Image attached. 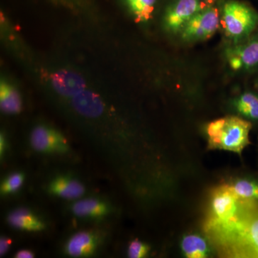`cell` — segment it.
<instances>
[{"instance_id": "cell-1", "label": "cell", "mask_w": 258, "mask_h": 258, "mask_svg": "<svg viewBox=\"0 0 258 258\" xmlns=\"http://www.w3.org/2000/svg\"><path fill=\"white\" fill-rule=\"evenodd\" d=\"M207 232L222 254L258 257V208L247 207L230 221L212 225Z\"/></svg>"}, {"instance_id": "cell-2", "label": "cell", "mask_w": 258, "mask_h": 258, "mask_svg": "<svg viewBox=\"0 0 258 258\" xmlns=\"http://www.w3.org/2000/svg\"><path fill=\"white\" fill-rule=\"evenodd\" d=\"M221 19L226 36L233 44L242 41L258 28V12L242 2L226 3Z\"/></svg>"}, {"instance_id": "cell-3", "label": "cell", "mask_w": 258, "mask_h": 258, "mask_svg": "<svg viewBox=\"0 0 258 258\" xmlns=\"http://www.w3.org/2000/svg\"><path fill=\"white\" fill-rule=\"evenodd\" d=\"M246 202L237 196L230 185L219 186L212 193L210 217L207 224L228 221L240 211Z\"/></svg>"}, {"instance_id": "cell-4", "label": "cell", "mask_w": 258, "mask_h": 258, "mask_svg": "<svg viewBox=\"0 0 258 258\" xmlns=\"http://www.w3.org/2000/svg\"><path fill=\"white\" fill-rule=\"evenodd\" d=\"M220 14L215 8H206L194 16L180 32L186 42L205 40L212 37L220 25Z\"/></svg>"}, {"instance_id": "cell-5", "label": "cell", "mask_w": 258, "mask_h": 258, "mask_svg": "<svg viewBox=\"0 0 258 258\" xmlns=\"http://www.w3.org/2000/svg\"><path fill=\"white\" fill-rule=\"evenodd\" d=\"M227 59L234 71L258 70V28L244 40L233 44L227 51Z\"/></svg>"}, {"instance_id": "cell-6", "label": "cell", "mask_w": 258, "mask_h": 258, "mask_svg": "<svg viewBox=\"0 0 258 258\" xmlns=\"http://www.w3.org/2000/svg\"><path fill=\"white\" fill-rule=\"evenodd\" d=\"M252 128V123L248 120L236 116L227 117L219 149L240 154L251 144L249 134Z\"/></svg>"}, {"instance_id": "cell-7", "label": "cell", "mask_w": 258, "mask_h": 258, "mask_svg": "<svg viewBox=\"0 0 258 258\" xmlns=\"http://www.w3.org/2000/svg\"><path fill=\"white\" fill-rule=\"evenodd\" d=\"M205 8L203 0H176L166 11L164 28L171 33H178L194 16Z\"/></svg>"}, {"instance_id": "cell-8", "label": "cell", "mask_w": 258, "mask_h": 258, "mask_svg": "<svg viewBox=\"0 0 258 258\" xmlns=\"http://www.w3.org/2000/svg\"><path fill=\"white\" fill-rule=\"evenodd\" d=\"M31 144L35 150L42 152H66L69 148L60 133L45 125H38L32 131Z\"/></svg>"}, {"instance_id": "cell-9", "label": "cell", "mask_w": 258, "mask_h": 258, "mask_svg": "<svg viewBox=\"0 0 258 258\" xmlns=\"http://www.w3.org/2000/svg\"><path fill=\"white\" fill-rule=\"evenodd\" d=\"M96 246V237L89 232H82L71 237L66 245V251L75 257L89 255L94 252Z\"/></svg>"}, {"instance_id": "cell-10", "label": "cell", "mask_w": 258, "mask_h": 258, "mask_svg": "<svg viewBox=\"0 0 258 258\" xmlns=\"http://www.w3.org/2000/svg\"><path fill=\"white\" fill-rule=\"evenodd\" d=\"M0 106L7 113H18L21 111L20 93L11 83L3 81L0 85Z\"/></svg>"}, {"instance_id": "cell-11", "label": "cell", "mask_w": 258, "mask_h": 258, "mask_svg": "<svg viewBox=\"0 0 258 258\" xmlns=\"http://www.w3.org/2000/svg\"><path fill=\"white\" fill-rule=\"evenodd\" d=\"M50 191L61 198L75 199L82 196L85 190L83 185L76 180L59 177L51 183Z\"/></svg>"}, {"instance_id": "cell-12", "label": "cell", "mask_w": 258, "mask_h": 258, "mask_svg": "<svg viewBox=\"0 0 258 258\" xmlns=\"http://www.w3.org/2000/svg\"><path fill=\"white\" fill-rule=\"evenodd\" d=\"M237 111L246 120L249 121L258 122V95L247 91L241 94L235 101Z\"/></svg>"}, {"instance_id": "cell-13", "label": "cell", "mask_w": 258, "mask_h": 258, "mask_svg": "<svg viewBox=\"0 0 258 258\" xmlns=\"http://www.w3.org/2000/svg\"><path fill=\"white\" fill-rule=\"evenodd\" d=\"M231 186L239 198L258 207V176L237 180L235 184Z\"/></svg>"}, {"instance_id": "cell-14", "label": "cell", "mask_w": 258, "mask_h": 258, "mask_svg": "<svg viewBox=\"0 0 258 258\" xmlns=\"http://www.w3.org/2000/svg\"><path fill=\"white\" fill-rule=\"evenodd\" d=\"M10 225L17 228L28 231H40L45 225L36 217L27 210H20L13 212L8 217Z\"/></svg>"}, {"instance_id": "cell-15", "label": "cell", "mask_w": 258, "mask_h": 258, "mask_svg": "<svg viewBox=\"0 0 258 258\" xmlns=\"http://www.w3.org/2000/svg\"><path fill=\"white\" fill-rule=\"evenodd\" d=\"M108 211L104 203L96 200H81L73 206V212L80 217H101Z\"/></svg>"}, {"instance_id": "cell-16", "label": "cell", "mask_w": 258, "mask_h": 258, "mask_svg": "<svg viewBox=\"0 0 258 258\" xmlns=\"http://www.w3.org/2000/svg\"><path fill=\"white\" fill-rule=\"evenodd\" d=\"M137 22H147L152 18L157 0H124Z\"/></svg>"}, {"instance_id": "cell-17", "label": "cell", "mask_w": 258, "mask_h": 258, "mask_svg": "<svg viewBox=\"0 0 258 258\" xmlns=\"http://www.w3.org/2000/svg\"><path fill=\"white\" fill-rule=\"evenodd\" d=\"M181 247L187 257L203 258L208 255V244L200 236H186L183 239Z\"/></svg>"}, {"instance_id": "cell-18", "label": "cell", "mask_w": 258, "mask_h": 258, "mask_svg": "<svg viewBox=\"0 0 258 258\" xmlns=\"http://www.w3.org/2000/svg\"><path fill=\"white\" fill-rule=\"evenodd\" d=\"M225 122L226 118H220L209 123L207 127V133L209 137V147L210 149H219Z\"/></svg>"}, {"instance_id": "cell-19", "label": "cell", "mask_w": 258, "mask_h": 258, "mask_svg": "<svg viewBox=\"0 0 258 258\" xmlns=\"http://www.w3.org/2000/svg\"><path fill=\"white\" fill-rule=\"evenodd\" d=\"M23 182V174H16L10 175L2 186V191L3 193H11L16 191L21 186Z\"/></svg>"}, {"instance_id": "cell-20", "label": "cell", "mask_w": 258, "mask_h": 258, "mask_svg": "<svg viewBox=\"0 0 258 258\" xmlns=\"http://www.w3.org/2000/svg\"><path fill=\"white\" fill-rule=\"evenodd\" d=\"M149 247L138 240L131 242L128 247V255L132 258L144 257L147 255Z\"/></svg>"}, {"instance_id": "cell-21", "label": "cell", "mask_w": 258, "mask_h": 258, "mask_svg": "<svg viewBox=\"0 0 258 258\" xmlns=\"http://www.w3.org/2000/svg\"><path fill=\"white\" fill-rule=\"evenodd\" d=\"M10 244H11V240L6 237H3L0 240V253L2 255L4 254L9 248Z\"/></svg>"}, {"instance_id": "cell-22", "label": "cell", "mask_w": 258, "mask_h": 258, "mask_svg": "<svg viewBox=\"0 0 258 258\" xmlns=\"http://www.w3.org/2000/svg\"><path fill=\"white\" fill-rule=\"evenodd\" d=\"M33 257V254L29 250H21L16 254V257L18 258H30Z\"/></svg>"}, {"instance_id": "cell-23", "label": "cell", "mask_w": 258, "mask_h": 258, "mask_svg": "<svg viewBox=\"0 0 258 258\" xmlns=\"http://www.w3.org/2000/svg\"><path fill=\"white\" fill-rule=\"evenodd\" d=\"M0 141H1V153L3 154V151H4L5 144V139L4 137H3V136H1V139H0Z\"/></svg>"}]
</instances>
